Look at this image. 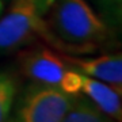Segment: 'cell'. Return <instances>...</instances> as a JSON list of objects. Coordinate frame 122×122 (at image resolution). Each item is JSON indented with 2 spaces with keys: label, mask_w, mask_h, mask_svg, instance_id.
<instances>
[{
  "label": "cell",
  "mask_w": 122,
  "mask_h": 122,
  "mask_svg": "<svg viewBox=\"0 0 122 122\" xmlns=\"http://www.w3.org/2000/svg\"><path fill=\"white\" fill-rule=\"evenodd\" d=\"M16 95V80L11 75L0 72V122H10Z\"/></svg>",
  "instance_id": "8"
},
{
  "label": "cell",
  "mask_w": 122,
  "mask_h": 122,
  "mask_svg": "<svg viewBox=\"0 0 122 122\" xmlns=\"http://www.w3.org/2000/svg\"><path fill=\"white\" fill-rule=\"evenodd\" d=\"M22 72L33 81L58 87L61 79L68 71L66 61L49 48L37 46L29 49L20 56Z\"/></svg>",
  "instance_id": "4"
},
{
  "label": "cell",
  "mask_w": 122,
  "mask_h": 122,
  "mask_svg": "<svg viewBox=\"0 0 122 122\" xmlns=\"http://www.w3.org/2000/svg\"><path fill=\"white\" fill-rule=\"evenodd\" d=\"M49 23L53 33L65 44L92 52L109 38V27L86 0H58Z\"/></svg>",
  "instance_id": "2"
},
{
  "label": "cell",
  "mask_w": 122,
  "mask_h": 122,
  "mask_svg": "<svg viewBox=\"0 0 122 122\" xmlns=\"http://www.w3.org/2000/svg\"><path fill=\"white\" fill-rule=\"evenodd\" d=\"M52 4L53 0H14L5 16L0 19V52H12L41 38L64 54L87 53L81 48L65 44L53 33L45 19Z\"/></svg>",
  "instance_id": "1"
},
{
  "label": "cell",
  "mask_w": 122,
  "mask_h": 122,
  "mask_svg": "<svg viewBox=\"0 0 122 122\" xmlns=\"http://www.w3.org/2000/svg\"><path fill=\"white\" fill-rule=\"evenodd\" d=\"M73 98L56 86L34 81L14 105L10 122H62Z\"/></svg>",
  "instance_id": "3"
},
{
  "label": "cell",
  "mask_w": 122,
  "mask_h": 122,
  "mask_svg": "<svg viewBox=\"0 0 122 122\" xmlns=\"http://www.w3.org/2000/svg\"><path fill=\"white\" fill-rule=\"evenodd\" d=\"M62 122H115L84 96L75 95Z\"/></svg>",
  "instance_id": "7"
},
{
  "label": "cell",
  "mask_w": 122,
  "mask_h": 122,
  "mask_svg": "<svg viewBox=\"0 0 122 122\" xmlns=\"http://www.w3.org/2000/svg\"><path fill=\"white\" fill-rule=\"evenodd\" d=\"M64 92L69 94V95H79L80 94V88H81V72L77 69H69L65 72L64 77L61 79V83L58 86Z\"/></svg>",
  "instance_id": "9"
},
{
  "label": "cell",
  "mask_w": 122,
  "mask_h": 122,
  "mask_svg": "<svg viewBox=\"0 0 122 122\" xmlns=\"http://www.w3.org/2000/svg\"><path fill=\"white\" fill-rule=\"evenodd\" d=\"M1 11H3V1L0 0V14H1Z\"/></svg>",
  "instance_id": "10"
},
{
  "label": "cell",
  "mask_w": 122,
  "mask_h": 122,
  "mask_svg": "<svg viewBox=\"0 0 122 122\" xmlns=\"http://www.w3.org/2000/svg\"><path fill=\"white\" fill-rule=\"evenodd\" d=\"M72 68L96 80L105 81L121 92L122 90V56L103 54L99 57H77L61 53Z\"/></svg>",
  "instance_id": "5"
},
{
  "label": "cell",
  "mask_w": 122,
  "mask_h": 122,
  "mask_svg": "<svg viewBox=\"0 0 122 122\" xmlns=\"http://www.w3.org/2000/svg\"><path fill=\"white\" fill-rule=\"evenodd\" d=\"M80 92L87 96V99L92 102L102 113H105L106 115L113 118L115 122H121V92L115 90L113 86L81 73Z\"/></svg>",
  "instance_id": "6"
}]
</instances>
